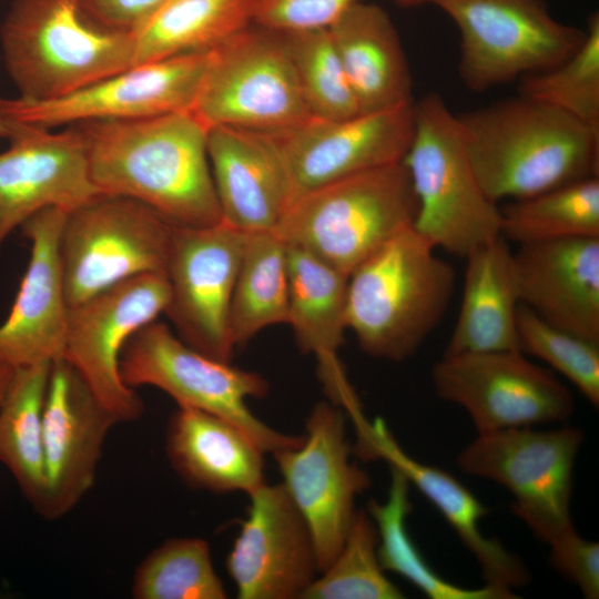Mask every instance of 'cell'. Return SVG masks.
Instances as JSON below:
<instances>
[{"mask_svg": "<svg viewBox=\"0 0 599 599\" xmlns=\"http://www.w3.org/2000/svg\"><path fill=\"white\" fill-rule=\"evenodd\" d=\"M99 193L139 201L172 225L222 221L207 128L192 111L77 123Z\"/></svg>", "mask_w": 599, "mask_h": 599, "instance_id": "cell-1", "label": "cell"}, {"mask_svg": "<svg viewBox=\"0 0 599 599\" xmlns=\"http://www.w3.org/2000/svg\"><path fill=\"white\" fill-rule=\"evenodd\" d=\"M486 195L517 201L598 176L599 130L521 95L457 115Z\"/></svg>", "mask_w": 599, "mask_h": 599, "instance_id": "cell-2", "label": "cell"}, {"mask_svg": "<svg viewBox=\"0 0 599 599\" xmlns=\"http://www.w3.org/2000/svg\"><path fill=\"white\" fill-rule=\"evenodd\" d=\"M412 226L348 275L346 328L366 354L403 362L439 325L456 284L454 267Z\"/></svg>", "mask_w": 599, "mask_h": 599, "instance_id": "cell-3", "label": "cell"}, {"mask_svg": "<svg viewBox=\"0 0 599 599\" xmlns=\"http://www.w3.org/2000/svg\"><path fill=\"white\" fill-rule=\"evenodd\" d=\"M0 42L28 101L59 99L134 65L133 35L97 21L81 0H14Z\"/></svg>", "mask_w": 599, "mask_h": 599, "instance_id": "cell-4", "label": "cell"}, {"mask_svg": "<svg viewBox=\"0 0 599 599\" xmlns=\"http://www.w3.org/2000/svg\"><path fill=\"white\" fill-rule=\"evenodd\" d=\"M417 200L402 162L364 171L296 196L275 231L345 275L414 225Z\"/></svg>", "mask_w": 599, "mask_h": 599, "instance_id": "cell-5", "label": "cell"}, {"mask_svg": "<svg viewBox=\"0 0 599 599\" xmlns=\"http://www.w3.org/2000/svg\"><path fill=\"white\" fill-rule=\"evenodd\" d=\"M418 209L413 227L435 248L466 257L499 236L501 212L484 192L455 115L437 93L414 103L403 159Z\"/></svg>", "mask_w": 599, "mask_h": 599, "instance_id": "cell-6", "label": "cell"}, {"mask_svg": "<svg viewBox=\"0 0 599 599\" xmlns=\"http://www.w3.org/2000/svg\"><path fill=\"white\" fill-rule=\"evenodd\" d=\"M207 128L280 135L312 118L282 32L255 23L209 51L191 110Z\"/></svg>", "mask_w": 599, "mask_h": 599, "instance_id": "cell-7", "label": "cell"}, {"mask_svg": "<svg viewBox=\"0 0 599 599\" xmlns=\"http://www.w3.org/2000/svg\"><path fill=\"white\" fill-rule=\"evenodd\" d=\"M119 370L122 382L133 389L156 387L179 406L235 424L264 453L295 447L303 440V436L271 428L250 410L246 400L264 397L268 392V383L262 375L192 348L162 322L153 321L129 338L120 355Z\"/></svg>", "mask_w": 599, "mask_h": 599, "instance_id": "cell-8", "label": "cell"}, {"mask_svg": "<svg viewBox=\"0 0 599 599\" xmlns=\"http://www.w3.org/2000/svg\"><path fill=\"white\" fill-rule=\"evenodd\" d=\"M459 33L458 74L477 93L550 70L573 54L586 29L557 20L546 0H430Z\"/></svg>", "mask_w": 599, "mask_h": 599, "instance_id": "cell-9", "label": "cell"}, {"mask_svg": "<svg viewBox=\"0 0 599 599\" xmlns=\"http://www.w3.org/2000/svg\"><path fill=\"white\" fill-rule=\"evenodd\" d=\"M173 225L145 204L99 193L67 213L60 260L69 307L144 274L166 276Z\"/></svg>", "mask_w": 599, "mask_h": 599, "instance_id": "cell-10", "label": "cell"}, {"mask_svg": "<svg viewBox=\"0 0 599 599\" xmlns=\"http://www.w3.org/2000/svg\"><path fill=\"white\" fill-rule=\"evenodd\" d=\"M585 434L566 426L548 430L508 428L478 434L457 456L468 475L495 481L514 496L512 512L551 545L575 529L572 473Z\"/></svg>", "mask_w": 599, "mask_h": 599, "instance_id": "cell-11", "label": "cell"}, {"mask_svg": "<svg viewBox=\"0 0 599 599\" xmlns=\"http://www.w3.org/2000/svg\"><path fill=\"white\" fill-rule=\"evenodd\" d=\"M432 382L439 398L468 413L478 434L565 423L575 407L567 386L521 351L444 355Z\"/></svg>", "mask_w": 599, "mask_h": 599, "instance_id": "cell-12", "label": "cell"}, {"mask_svg": "<svg viewBox=\"0 0 599 599\" xmlns=\"http://www.w3.org/2000/svg\"><path fill=\"white\" fill-rule=\"evenodd\" d=\"M272 455L311 530L321 573L344 544L357 511L356 497L370 485L368 474L352 460L343 409L329 400L317 403L302 443Z\"/></svg>", "mask_w": 599, "mask_h": 599, "instance_id": "cell-13", "label": "cell"}, {"mask_svg": "<svg viewBox=\"0 0 599 599\" xmlns=\"http://www.w3.org/2000/svg\"><path fill=\"white\" fill-rule=\"evenodd\" d=\"M169 298L166 276L144 274L69 307L62 357L119 423L138 419L144 409L140 396L121 379V352L136 331L164 313Z\"/></svg>", "mask_w": 599, "mask_h": 599, "instance_id": "cell-14", "label": "cell"}, {"mask_svg": "<svg viewBox=\"0 0 599 599\" xmlns=\"http://www.w3.org/2000/svg\"><path fill=\"white\" fill-rule=\"evenodd\" d=\"M246 232L225 221L203 227L173 225L163 314L192 348L230 363V309Z\"/></svg>", "mask_w": 599, "mask_h": 599, "instance_id": "cell-15", "label": "cell"}, {"mask_svg": "<svg viewBox=\"0 0 599 599\" xmlns=\"http://www.w3.org/2000/svg\"><path fill=\"white\" fill-rule=\"evenodd\" d=\"M207 61L209 51L135 64L59 99L2 100V111L9 120L47 129L191 111Z\"/></svg>", "mask_w": 599, "mask_h": 599, "instance_id": "cell-16", "label": "cell"}, {"mask_svg": "<svg viewBox=\"0 0 599 599\" xmlns=\"http://www.w3.org/2000/svg\"><path fill=\"white\" fill-rule=\"evenodd\" d=\"M414 103L338 120L309 118L275 135L290 177L291 202L324 184L402 162L414 132Z\"/></svg>", "mask_w": 599, "mask_h": 599, "instance_id": "cell-17", "label": "cell"}, {"mask_svg": "<svg viewBox=\"0 0 599 599\" xmlns=\"http://www.w3.org/2000/svg\"><path fill=\"white\" fill-rule=\"evenodd\" d=\"M116 417L64 358L52 361L43 412L44 491L35 510L48 520L70 512L92 488Z\"/></svg>", "mask_w": 599, "mask_h": 599, "instance_id": "cell-18", "label": "cell"}, {"mask_svg": "<svg viewBox=\"0 0 599 599\" xmlns=\"http://www.w3.org/2000/svg\"><path fill=\"white\" fill-rule=\"evenodd\" d=\"M247 517L226 559L240 599L302 598L317 577L311 530L283 484L248 494Z\"/></svg>", "mask_w": 599, "mask_h": 599, "instance_id": "cell-19", "label": "cell"}, {"mask_svg": "<svg viewBox=\"0 0 599 599\" xmlns=\"http://www.w3.org/2000/svg\"><path fill=\"white\" fill-rule=\"evenodd\" d=\"M10 145L0 153V247L34 213L70 212L99 191L78 125L62 131L13 121Z\"/></svg>", "mask_w": 599, "mask_h": 599, "instance_id": "cell-20", "label": "cell"}, {"mask_svg": "<svg viewBox=\"0 0 599 599\" xmlns=\"http://www.w3.org/2000/svg\"><path fill=\"white\" fill-rule=\"evenodd\" d=\"M67 213L47 207L20 225L31 244L30 258L13 305L0 325V362L12 368L63 356L69 305L60 234Z\"/></svg>", "mask_w": 599, "mask_h": 599, "instance_id": "cell-21", "label": "cell"}, {"mask_svg": "<svg viewBox=\"0 0 599 599\" xmlns=\"http://www.w3.org/2000/svg\"><path fill=\"white\" fill-rule=\"evenodd\" d=\"M353 450L365 460H385L437 508L479 565L485 585L512 590L525 587L531 573L524 560L501 541L486 537L480 520L489 509L449 473L409 456L394 438L383 419L366 418L354 424Z\"/></svg>", "mask_w": 599, "mask_h": 599, "instance_id": "cell-22", "label": "cell"}, {"mask_svg": "<svg viewBox=\"0 0 599 599\" xmlns=\"http://www.w3.org/2000/svg\"><path fill=\"white\" fill-rule=\"evenodd\" d=\"M512 264L519 304L599 343V236L520 244Z\"/></svg>", "mask_w": 599, "mask_h": 599, "instance_id": "cell-23", "label": "cell"}, {"mask_svg": "<svg viewBox=\"0 0 599 599\" xmlns=\"http://www.w3.org/2000/svg\"><path fill=\"white\" fill-rule=\"evenodd\" d=\"M207 155L222 220L246 233L275 230L292 200L276 136L212 126Z\"/></svg>", "mask_w": 599, "mask_h": 599, "instance_id": "cell-24", "label": "cell"}, {"mask_svg": "<svg viewBox=\"0 0 599 599\" xmlns=\"http://www.w3.org/2000/svg\"><path fill=\"white\" fill-rule=\"evenodd\" d=\"M288 321L298 348L317 359L328 400L355 419L359 399L338 358L346 328L348 276L311 253L287 244Z\"/></svg>", "mask_w": 599, "mask_h": 599, "instance_id": "cell-25", "label": "cell"}, {"mask_svg": "<svg viewBox=\"0 0 599 599\" xmlns=\"http://www.w3.org/2000/svg\"><path fill=\"white\" fill-rule=\"evenodd\" d=\"M165 450L173 469L195 488L250 494L265 483V453L235 424L200 409L179 406L166 427Z\"/></svg>", "mask_w": 599, "mask_h": 599, "instance_id": "cell-26", "label": "cell"}, {"mask_svg": "<svg viewBox=\"0 0 599 599\" xmlns=\"http://www.w3.org/2000/svg\"><path fill=\"white\" fill-rule=\"evenodd\" d=\"M328 31L359 113L413 103L409 64L386 10L358 1Z\"/></svg>", "mask_w": 599, "mask_h": 599, "instance_id": "cell-27", "label": "cell"}, {"mask_svg": "<svg viewBox=\"0 0 599 599\" xmlns=\"http://www.w3.org/2000/svg\"><path fill=\"white\" fill-rule=\"evenodd\" d=\"M464 291L455 328L444 355L520 351L512 251L499 236L466 257Z\"/></svg>", "mask_w": 599, "mask_h": 599, "instance_id": "cell-28", "label": "cell"}, {"mask_svg": "<svg viewBox=\"0 0 599 599\" xmlns=\"http://www.w3.org/2000/svg\"><path fill=\"white\" fill-rule=\"evenodd\" d=\"M256 0H167L133 35L134 65L207 52L253 23Z\"/></svg>", "mask_w": 599, "mask_h": 599, "instance_id": "cell-29", "label": "cell"}, {"mask_svg": "<svg viewBox=\"0 0 599 599\" xmlns=\"http://www.w3.org/2000/svg\"><path fill=\"white\" fill-rule=\"evenodd\" d=\"M51 365L13 368L0 403V461L35 510L44 491L43 412Z\"/></svg>", "mask_w": 599, "mask_h": 599, "instance_id": "cell-30", "label": "cell"}, {"mask_svg": "<svg viewBox=\"0 0 599 599\" xmlns=\"http://www.w3.org/2000/svg\"><path fill=\"white\" fill-rule=\"evenodd\" d=\"M287 244L275 230L247 232L230 309L234 347L288 321Z\"/></svg>", "mask_w": 599, "mask_h": 599, "instance_id": "cell-31", "label": "cell"}, {"mask_svg": "<svg viewBox=\"0 0 599 599\" xmlns=\"http://www.w3.org/2000/svg\"><path fill=\"white\" fill-rule=\"evenodd\" d=\"M409 486L408 479L399 470L390 467L387 500L368 501L367 512L377 529V556L382 568L402 576L432 599L518 598L512 590L489 585L464 588L435 572L422 556L407 529L406 521L413 508Z\"/></svg>", "mask_w": 599, "mask_h": 599, "instance_id": "cell-32", "label": "cell"}, {"mask_svg": "<svg viewBox=\"0 0 599 599\" xmlns=\"http://www.w3.org/2000/svg\"><path fill=\"white\" fill-rule=\"evenodd\" d=\"M500 212L501 236L519 245L599 236V176L509 201Z\"/></svg>", "mask_w": 599, "mask_h": 599, "instance_id": "cell-33", "label": "cell"}, {"mask_svg": "<svg viewBox=\"0 0 599 599\" xmlns=\"http://www.w3.org/2000/svg\"><path fill=\"white\" fill-rule=\"evenodd\" d=\"M135 599H224L210 546L201 538H174L152 550L135 570Z\"/></svg>", "mask_w": 599, "mask_h": 599, "instance_id": "cell-34", "label": "cell"}, {"mask_svg": "<svg viewBox=\"0 0 599 599\" xmlns=\"http://www.w3.org/2000/svg\"><path fill=\"white\" fill-rule=\"evenodd\" d=\"M376 526L357 510L331 565L305 590V599H400L403 591L385 575L377 556Z\"/></svg>", "mask_w": 599, "mask_h": 599, "instance_id": "cell-35", "label": "cell"}, {"mask_svg": "<svg viewBox=\"0 0 599 599\" xmlns=\"http://www.w3.org/2000/svg\"><path fill=\"white\" fill-rule=\"evenodd\" d=\"M282 33L312 118L338 120L359 113L328 28Z\"/></svg>", "mask_w": 599, "mask_h": 599, "instance_id": "cell-36", "label": "cell"}, {"mask_svg": "<svg viewBox=\"0 0 599 599\" xmlns=\"http://www.w3.org/2000/svg\"><path fill=\"white\" fill-rule=\"evenodd\" d=\"M519 94L557 108L599 130V14L591 13L586 38L559 65L519 79Z\"/></svg>", "mask_w": 599, "mask_h": 599, "instance_id": "cell-37", "label": "cell"}, {"mask_svg": "<svg viewBox=\"0 0 599 599\" xmlns=\"http://www.w3.org/2000/svg\"><path fill=\"white\" fill-rule=\"evenodd\" d=\"M519 348L570 380L583 397L599 407V343L555 327L519 304L517 311Z\"/></svg>", "mask_w": 599, "mask_h": 599, "instance_id": "cell-38", "label": "cell"}, {"mask_svg": "<svg viewBox=\"0 0 599 599\" xmlns=\"http://www.w3.org/2000/svg\"><path fill=\"white\" fill-rule=\"evenodd\" d=\"M358 1L256 0L253 23L278 32L325 29Z\"/></svg>", "mask_w": 599, "mask_h": 599, "instance_id": "cell-39", "label": "cell"}, {"mask_svg": "<svg viewBox=\"0 0 599 599\" xmlns=\"http://www.w3.org/2000/svg\"><path fill=\"white\" fill-rule=\"evenodd\" d=\"M552 568L573 582L587 599L599 597V544L576 529L549 545Z\"/></svg>", "mask_w": 599, "mask_h": 599, "instance_id": "cell-40", "label": "cell"}, {"mask_svg": "<svg viewBox=\"0 0 599 599\" xmlns=\"http://www.w3.org/2000/svg\"><path fill=\"white\" fill-rule=\"evenodd\" d=\"M167 0H81L97 21L112 29L133 34Z\"/></svg>", "mask_w": 599, "mask_h": 599, "instance_id": "cell-41", "label": "cell"}, {"mask_svg": "<svg viewBox=\"0 0 599 599\" xmlns=\"http://www.w3.org/2000/svg\"><path fill=\"white\" fill-rule=\"evenodd\" d=\"M12 370L13 368L11 366L0 362V403L10 380Z\"/></svg>", "mask_w": 599, "mask_h": 599, "instance_id": "cell-42", "label": "cell"}, {"mask_svg": "<svg viewBox=\"0 0 599 599\" xmlns=\"http://www.w3.org/2000/svg\"><path fill=\"white\" fill-rule=\"evenodd\" d=\"M13 126V121L9 120L2 111V99H0V140L8 139Z\"/></svg>", "mask_w": 599, "mask_h": 599, "instance_id": "cell-43", "label": "cell"}, {"mask_svg": "<svg viewBox=\"0 0 599 599\" xmlns=\"http://www.w3.org/2000/svg\"><path fill=\"white\" fill-rule=\"evenodd\" d=\"M398 6L405 8L419 7L423 4H429L430 0H394Z\"/></svg>", "mask_w": 599, "mask_h": 599, "instance_id": "cell-44", "label": "cell"}]
</instances>
